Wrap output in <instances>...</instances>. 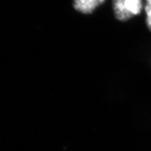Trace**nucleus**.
Wrapping results in <instances>:
<instances>
[{
    "mask_svg": "<svg viewBox=\"0 0 151 151\" xmlns=\"http://www.w3.org/2000/svg\"><path fill=\"white\" fill-rule=\"evenodd\" d=\"M145 11L147 13V24L149 29L151 31V6L146 5Z\"/></svg>",
    "mask_w": 151,
    "mask_h": 151,
    "instance_id": "nucleus-3",
    "label": "nucleus"
},
{
    "mask_svg": "<svg viewBox=\"0 0 151 151\" xmlns=\"http://www.w3.org/2000/svg\"><path fill=\"white\" fill-rule=\"evenodd\" d=\"M147 4L151 6V0H147Z\"/></svg>",
    "mask_w": 151,
    "mask_h": 151,
    "instance_id": "nucleus-4",
    "label": "nucleus"
},
{
    "mask_svg": "<svg viewBox=\"0 0 151 151\" xmlns=\"http://www.w3.org/2000/svg\"><path fill=\"white\" fill-rule=\"evenodd\" d=\"M105 0H74L75 9L83 14H90Z\"/></svg>",
    "mask_w": 151,
    "mask_h": 151,
    "instance_id": "nucleus-2",
    "label": "nucleus"
},
{
    "mask_svg": "<svg viewBox=\"0 0 151 151\" xmlns=\"http://www.w3.org/2000/svg\"><path fill=\"white\" fill-rule=\"evenodd\" d=\"M113 11L119 21H127L139 14L143 8L142 0H113Z\"/></svg>",
    "mask_w": 151,
    "mask_h": 151,
    "instance_id": "nucleus-1",
    "label": "nucleus"
}]
</instances>
